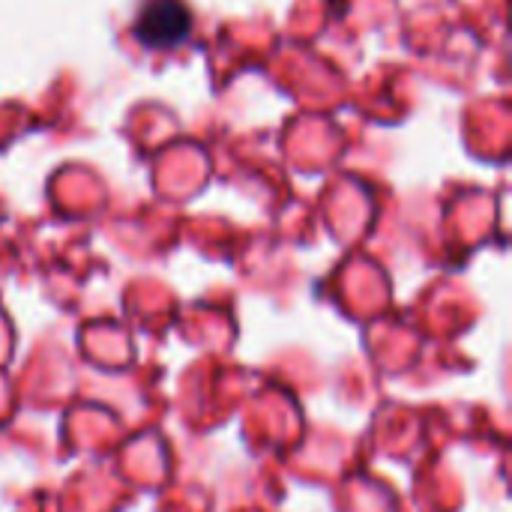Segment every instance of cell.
<instances>
[{
    "label": "cell",
    "mask_w": 512,
    "mask_h": 512,
    "mask_svg": "<svg viewBox=\"0 0 512 512\" xmlns=\"http://www.w3.org/2000/svg\"><path fill=\"white\" fill-rule=\"evenodd\" d=\"M189 30L192 12L183 0H150L135 21V36L144 45H177Z\"/></svg>",
    "instance_id": "1"
}]
</instances>
